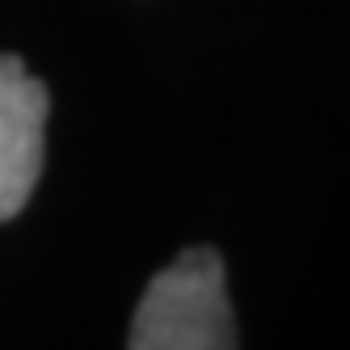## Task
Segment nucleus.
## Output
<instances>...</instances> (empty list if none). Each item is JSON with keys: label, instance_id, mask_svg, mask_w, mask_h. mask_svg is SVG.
Masks as SVG:
<instances>
[{"label": "nucleus", "instance_id": "obj_1", "mask_svg": "<svg viewBox=\"0 0 350 350\" xmlns=\"http://www.w3.org/2000/svg\"><path fill=\"white\" fill-rule=\"evenodd\" d=\"M127 350H241L224 262L211 245L178 254L148 283Z\"/></svg>", "mask_w": 350, "mask_h": 350}, {"label": "nucleus", "instance_id": "obj_2", "mask_svg": "<svg viewBox=\"0 0 350 350\" xmlns=\"http://www.w3.org/2000/svg\"><path fill=\"white\" fill-rule=\"evenodd\" d=\"M51 93L17 55H0V224L21 215L42 178Z\"/></svg>", "mask_w": 350, "mask_h": 350}]
</instances>
